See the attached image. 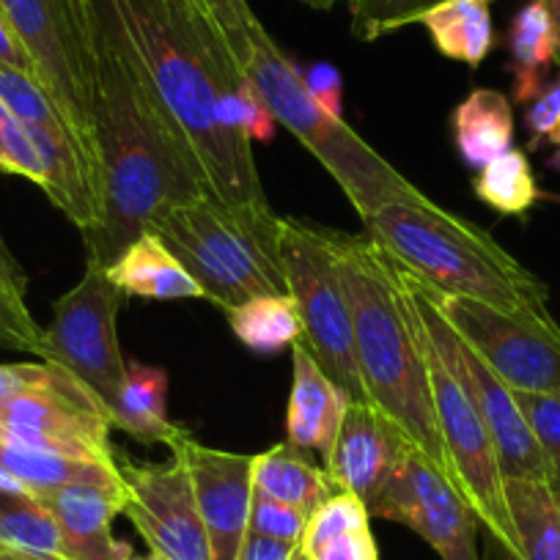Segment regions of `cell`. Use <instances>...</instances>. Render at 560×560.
<instances>
[{
  "instance_id": "48",
  "label": "cell",
  "mask_w": 560,
  "mask_h": 560,
  "mask_svg": "<svg viewBox=\"0 0 560 560\" xmlns=\"http://www.w3.org/2000/svg\"><path fill=\"white\" fill-rule=\"evenodd\" d=\"M541 198H547V201L552 203H560V192H541Z\"/></svg>"
},
{
  "instance_id": "3",
  "label": "cell",
  "mask_w": 560,
  "mask_h": 560,
  "mask_svg": "<svg viewBox=\"0 0 560 560\" xmlns=\"http://www.w3.org/2000/svg\"><path fill=\"white\" fill-rule=\"evenodd\" d=\"M330 242L352 303L354 358L365 401L454 483L434 412L427 336L401 264L369 234L330 231Z\"/></svg>"
},
{
  "instance_id": "19",
  "label": "cell",
  "mask_w": 560,
  "mask_h": 560,
  "mask_svg": "<svg viewBox=\"0 0 560 560\" xmlns=\"http://www.w3.org/2000/svg\"><path fill=\"white\" fill-rule=\"evenodd\" d=\"M292 393L287 409V443L300 451H316L327 459L349 404L354 401L338 382L325 374L303 341L292 347Z\"/></svg>"
},
{
  "instance_id": "9",
  "label": "cell",
  "mask_w": 560,
  "mask_h": 560,
  "mask_svg": "<svg viewBox=\"0 0 560 560\" xmlns=\"http://www.w3.org/2000/svg\"><path fill=\"white\" fill-rule=\"evenodd\" d=\"M127 294L107 278L102 264L85 261L83 278L52 305L42 332L39 358L72 374L110 415L127 376L118 343V311Z\"/></svg>"
},
{
  "instance_id": "29",
  "label": "cell",
  "mask_w": 560,
  "mask_h": 560,
  "mask_svg": "<svg viewBox=\"0 0 560 560\" xmlns=\"http://www.w3.org/2000/svg\"><path fill=\"white\" fill-rule=\"evenodd\" d=\"M472 192L494 212L505 214V218H522L541 201L544 190L538 187L527 152L509 149L478 171L472 179Z\"/></svg>"
},
{
  "instance_id": "25",
  "label": "cell",
  "mask_w": 560,
  "mask_h": 560,
  "mask_svg": "<svg viewBox=\"0 0 560 560\" xmlns=\"http://www.w3.org/2000/svg\"><path fill=\"white\" fill-rule=\"evenodd\" d=\"M522 560H560V494L549 481L505 478Z\"/></svg>"
},
{
  "instance_id": "16",
  "label": "cell",
  "mask_w": 560,
  "mask_h": 560,
  "mask_svg": "<svg viewBox=\"0 0 560 560\" xmlns=\"http://www.w3.org/2000/svg\"><path fill=\"white\" fill-rule=\"evenodd\" d=\"M168 448L190 472L212 560H240L250 533L253 456L209 448L187 429Z\"/></svg>"
},
{
  "instance_id": "5",
  "label": "cell",
  "mask_w": 560,
  "mask_h": 560,
  "mask_svg": "<svg viewBox=\"0 0 560 560\" xmlns=\"http://www.w3.org/2000/svg\"><path fill=\"white\" fill-rule=\"evenodd\" d=\"M223 39L253 89L267 102L275 121L287 127L325 165L360 220L390 201L427 196L407 176L398 174L343 118H332L311 96L300 67L275 45L258 18H250L236 34Z\"/></svg>"
},
{
  "instance_id": "18",
  "label": "cell",
  "mask_w": 560,
  "mask_h": 560,
  "mask_svg": "<svg viewBox=\"0 0 560 560\" xmlns=\"http://www.w3.org/2000/svg\"><path fill=\"white\" fill-rule=\"evenodd\" d=\"M63 538L67 560H132V547L113 536V520L124 514L127 489L67 483L39 494Z\"/></svg>"
},
{
  "instance_id": "39",
  "label": "cell",
  "mask_w": 560,
  "mask_h": 560,
  "mask_svg": "<svg viewBox=\"0 0 560 560\" xmlns=\"http://www.w3.org/2000/svg\"><path fill=\"white\" fill-rule=\"evenodd\" d=\"M50 371V363H14V365H0V407L28 390L31 385L42 382Z\"/></svg>"
},
{
  "instance_id": "44",
  "label": "cell",
  "mask_w": 560,
  "mask_h": 560,
  "mask_svg": "<svg viewBox=\"0 0 560 560\" xmlns=\"http://www.w3.org/2000/svg\"><path fill=\"white\" fill-rule=\"evenodd\" d=\"M547 12L549 25L555 34V67H560V0H538Z\"/></svg>"
},
{
  "instance_id": "35",
  "label": "cell",
  "mask_w": 560,
  "mask_h": 560,
  "mask_svg": "<svg viewBox=\"0 0 560 560\" xmlns=\"http://www.w3.org/2000/svg\"><path fill=\"white\" fill-rule=\"evenodd\" d=\"M525 127L530 135L527 149L538 152V149L549 147L552 149L549 168L560 171V78L544 85L536 100L525 105Z\"/></svg>"
},
{
  "instance_id": "7",
  "label": "cell",
  "mask_w": 560,
  "mask_h": 560,
  "mask_svg": "<svg viewBox=\"0 0 560 560\" xmlns=\"http://www.w3.org/2000/svg\"><path fill=\"white\" fill-rule=\"evenodd\" d=\"M278 247L287 289L303 319V343L332 382L365 401L354 358V319L330 231L300 218H278Z\"/></svg>"
},
{
  "instance_id": "14",
  "label": "cell",
  "mask_w": 560,
  "mask_h": 560,
  "mask_svg": "<svg viewBox=\"0 0 560 560\" xmlns=\"http://www.w3.org/2000/svg\"><path fill=\"white\" fill-rule=\"evenodd\" d=\"M369 516L398 522L418 533L443 560H478V516L465 494L418 451H409L385 487L374 494Z\"/></svg>"
},
{
  "instance_id": "4",
  "label": "cell",
  "mask_w": 560,
  "mask_h": 560,
  "mask_svg": "<svg viewBox=\"0 0 560 560\" xmlns=\"http://www.w3.org/2000/svg\"><path fill=\"white\" fill-rule=\"evenodd\" d=\"M363 225L365 234L434 292L478 300L505 314L552 316L544 280L489 231L429 196L385 203Z\"/></svg>"
},
{
  "instance_id": "24",
  "label": "cell",
  "mask_w": 560,
  "mask_h": 560,
  "mask_svg": "<svg viewBox=\"0 0 560 560\" xmlns=\"http://www.w3.org/2000/svg\"><path fill=\"white\" fill-rule=\"evenodd\" d=\"M418 25L429 31L440 56L478 69L494 47L492 0H445L429 9Z\"/></svg>"
},
{
  "instance_id": "41",
  "label": "cell",
  "mask_w": 560,
  "mask_h": 560,
  "mask_svg": "<svg viewBox=\"0 0 560 560\" xmlns=\"http://www.w3.org/2000/svg\"><path fill=\"white\" fill-rule=\"evenodd\" d=\"M0 63H3V67L18 69V72L34 74V61H31L28 50L23 47L18 31L12 28V23H9V18L3 9H0Z\"/></svg>"
},
{
  "instance_id": "11",
  "label": "cell",
  "mask_w": 560,
  "mask_h": 560,
  "mask_svg": "<svg viewBox=\"0 0 560 560\" xmlns=\"http://www.w3.org/2000/svg\"><path fill=\"white\" fill-rule=\"evenodd\" d=\"M429 294L445 322L511 390L560 396V325L555 316L505 314L434 289Z\"/></svg>"
},
{
  "instance_id": "31",
  "label": "cell",
  "mask_w": 560,
  "mask_h": 560,
  "mask_svg": "<svg viewBox=\"0 0 560 560\" xmlns=\"http://www.w3.org/2000/svg\"><path fill=\"white\" fill-rule=\"evenodd\" d=\"M369 509H365L363 500L352 492H332L319 509L311 514L308 527H305V536L300 541V547L308 552V549L322 547L330 538L343 536V533H354V530H365L369 525Z\"/></svg>"
},
{
  "instance_id": "33",
  "label": "cell",
  "mask_w": 560,
  "mask_h": 560,
  "mask_svg": "<svg viewBox=\"0 0 560 560\" xmlns=\"http://www.w3.org/2000/svg\"><path fill=\"white\" fill-rule=\"evenodd\" d=\"M520 407L549 462V483L560 494V396L516 393Z\"/></svg>"
},
{
  "instance_id": "34",
  "label": "cell",
  "mask_w": 560,
  "mask_h": 560,
  "mask_svg": "<svg viewBox=\"0 0 560 560\" xmlns=\"http://www.w3.org/2000/svg\"><path fill=\"white\" fill-rule=\"evenodd\" d=\"M311 514L294 509L289 503L267 498V494L253 489V503H250V533L253 536L269 538V541L289 544V547H300L308 527Z\"/></svg>"
},
{
  "instance_id": "22",
  "label": "cell",
  "mask_w": 560,
  "mask_h": 560,
  "mask_svg": "<svg viewBox=\"0 0 560 560\" xmlns=\"http://www.w3.org/2000/svg\"><path fill=\"white\" fill-rule=\"evenodd\" d=\"M454 143L462 163L472 171L514 149V105L498 89H476L456 105Z\"/></svg>"
},
{
  "instance_id": "43",
  "label": "cell",
  "mask_w": 560,
  "mask_h": 560,
  "mask_svg": "<svg viewBox=\"0 0 560 560\" xmlns=\"http://www.w3.org/2000/svg\"><path fill=\"white\" fill-rule=\"evenodd\" d=\"M294 549L298 547H289V544H280V541H269V538L247 533V541L245 547H242L240 560H292Z\"/></svg>"
},
{
  "instance_id": "46",
  "label": "cell",
  "mask_w": 560,
  "mask_h": 560,
  "mask_svg": "<svg viewBox=\"0 0 560 560\" xmlns=\"http://www.w3.org/2000/svg\"><path fill=\"white\" fill-rule=\"evenodd\" d=\"M303 3L311 9H332L338 0H303Z\"/></svg>"
},
{
  "instance_id": "23",
  "label": "cell",
  "mask_w": 560,
  "mask_h": 560,
  "mask_svg": "<svg viewBox=\"0 0 560 560\" xmlns=\"http://www.w3.org/2000/svg\"><path fill=\"white\" fill-rule=\"evenodd\" d=\"M253 489L305 514H314L332 492H338L325 467L289 443H278L253 456Z\"/></svg>"
},
{
  "instance_id": "45",
  "label": "cell",
  "mask_w": 560,
  "mask_h": 560,
  "mask_svg": "<svg viewBox=\"0 0 560 560\" xmlns=\"http://www.w3.org/2000/svg\"><path fill=\"white\" fill-rule=\"evenodd\" d=\"M0 560H42V558H34V555H25V552H18V549L0 547Z\"/></svg>"
},
{
  "instance_id": "13",
  "label": "cell",
  "mask_w": 560,
  "mask_h": 560,
  "mask_svg": "<svg viewBox=\"0 0 560 560\" xmlns=\"http://www.w3.org/2000/svg\"><path fill=\"white\" fill-rule=\"evenodd\" d=\"M0 100L12 107L14 116L23 121L25 132L34 140V149L45 168L42 190L83 231V236L91 234L100 220L96 176L67 118L58 113L34 74L18 72L3 63H0Z\"/></svg>"
},
{
  "instance_id": "27",
  "label": "cell",
  "mask_w": 560,
  "mask_h": 560,
  "mask_svg": "<svg viewBox=\"0 0 560 560\" xmlns=\"http://www.w3.org/2000/svg\"><path fill=\"white\" fill-rule=\"evenodd\" d=\"M231 332L256 354H278L303 341V319L292 294H261L229 314Z\"/></svg>"
},
{
  "instance_id": "47",
  "label": "cell",
  "mask_w": 560,
  "mask_h": 560,
  "mask_svg": "<svg viewBox=\"0 0 560 560\" xmlns=\"http://www.w3.org/2000/svg\"><path fill=\"white\" fill-rule=\"evenodd\" d=\"M132 560H168V558H163V555H158L149 549V555H132Z\"/></svg>"
},
{
  "instance_id": "2",
  "label": "cell",
  "mask_w": 560,
  "mask_h": 560,
  "mask_svg": "<svg viewBox=\"0 0 560 560\" xmlns=\"http://www.w3.org/2000/svg\"><path fill=\"white\" fill-rule=\"evenodd\" d=\"M118 9L209 192L245 218H278L264 192L253 143L223 118L225 94L245 72L201 0H118Z\"/></svg>"
},
{
  "instance_id": "26",
  "label": "cell",
  "mask_w": 560,
  "mask_h": 560,
  "mask_svg": "<svg viewBox=\"0 0 560 560\" xmlns=\"http://www.w3.org/2000/svg\"><path fill=\"white\" fill-rule=\"evenodd\" d=\"M511 74H514V105H530L544 89L549 67L555 63V34L547 12L538 0L516 12L509 28Z\"/></svg>"
},
{
  "instance_id": "38",
  "label": "cell",
  "mask_w": 560,
  "mask_h": 560,
  "mask_svg": "<svg viewBox=\"0 0 560 560\" xmlns=\"http://www.w3.org/2000/svg\"><path fill=\"white\" fill-rule=\"evenodd\" d=\"M305 555H308L311 560H380V549H376L374 536H371V527H365V530L343 533V536H336L330 538V541H325L322 547L308 549Z\"/></svg>"
},
{
  "instance_id": "36",
  "label": "cell",
  "mask_w": 560,
  "mask_h": 560,
  "mask_svg": "<svg viewBox=\"0 0 560 560\" xmlns=\"http://www.w3.org/2000/svg\"><path fill=\"white\" fill-rule=\"evenodd\" d=\"M42 332L45 330L36 325L28 305L0 289V347L31 352L39 358Z\"/></svg>"
},
{
  "instance_id": "49",
  "label": "cell",
  "mask_w": 560,
  "mask_h": 560,
  "mask_svg": "<svg viewBox=\"0 0 560 560\" xmlns=\"http://www.w3.org/2000/svg\"><path fill=\"white\" fill-rule=\"evenodd\" d=\"M292 560H311V558H308V555H305V552H303V549H300V547H298V549H294Z\"/></svg>"
},
{
  "instance_id": "40",
  "label": "cell",
  "mask_w": 560,
  "mask_h": 560,
  "mask_svg": "<svg viewBox=\"0 0 560 560\" xmlns=\"http://www.w3.org/2000/svg\"><path fill=\"white\" fill-rule=\"evenodd\" d=\"M201 7L207 9V14L214 20L223 36L236 34L253 18L247 0H201Z\"/></svg>"
},
{
  "instance_id": "21",
  "label": "cell",
  "mask_w": 560,
  "mask_h": 560,
  "mask_svg": "<svg viewBox=\"0 0 560 560\" xmlns=\"http://www.w3.org/2000/svg\"><path fill=\"white\" fill-rule=\"evenodd\" d=\"M168 371L127 358V376L110 409L113 429H121L140 443L171 445L185 429L168 415Z\"/></svg>"
},
{
  "instance_id": "30",
  "label": "cell",
  "mask_w": 560,
  "mask_h": 560,
  "mask_svg": "<svg viewBox=\"0 0 560 560\" xmlns=\"http://www.w3.org/2000/svg\"><path fill=\"white\" fill-rule=\"evenodd\" d=\"M438 3L445 0H349L352 34L360 42H376L380 36L418 23Z\"/></svg>"
},
{
  "instance_id": "17",
  "label": "cell",
  "mask_w": 560,
  "mask_h": 560,
  "mask_svg": "<svg viewBox=\"0 0 560 560\" xmlns=\"http://www.w3.org/2000/svg\"><path fill=\"white\" fill-rule=\"evenodd\" d=\"M409 451H415L412 443L396 423L369 401H352L325 459V470L336 489L358 494L369 505Z\"/></svg>"
},
{
  "instance_id": "8",
  "label": "cell",
  "mask_w": 560,
  "mask_h": 560,
  "mask_svg": "<svg viewBox=\"0 0 560 560\" xmlns=\"http://www.w3.org/2000/svg\"><path fill=\"white\" fill-rule=\"evenodd\" d=\"M0 9L18 31L34 61L36 80L67 118L96 176V58L89 0H0Z\"/></svg>"
},
{
  "instance_id": "42",
  "label": "cell",
  "mask_w": 560,
  "mask_h": 560,
  "mask_svg": "<svg viewBox=\"0 0 560 560\" xmlns=\"http://www.w3.org/2000/svg\"><path fill=\"white\" fill-rule=\"evenodd\" d=\"M0 289L12 294V298L23 300V303L25 294H28V275H25L23 264L14 258V253L9 250L3 234H0Z\"/></svg>"
},
{
  "instance_id": "6",
  "label": "cell",
  "mask_w": 560,
  "mask_h": 560,
  "mask_svg": "<svg viewBox=\"0 0 560 560\" xmlns=\"http://www.w3.org/2000/svg\"><path fill=\"white\" fill-rule=\"evenodd\" d=\"M147 231L160 234L203 289V298L225 314L261 294L289 292L278 218H245L203 192L160 214Z\"/></svg>"
},
{
  "instance_id": "37",
  "label": "cell",
  "mask_w": 560,
  "mask_h": 560,
  "mask_svg": "<svg viewBox=\"0 0 560 560\" xmlns=\"http://www.w3.org/2000/svg\"><path fill=\"white\" fill-rule=\"evenodd\" d=\"M311 96L330 113L332 118H343V78L332 63L316 61L311 67L300 69Z\"/></svg>"
},
{
  "instance_id": "1",
  "label": "cell",
  "mask_w": 560,
  "mask_h": 560,
  "mask_svg": "<svg viewBox=\"0 0 560 560\" xmlns=\"http://www.w3.org/2000/svg\"><path fill=\"white\" fill-rule=\"evenodd\" d=\"M89 9L96 58L100 220L85 234V261L107 267L160 214L203 196L209 187L196 154L154 89L118 0H89Z\"/></svg>"
},
{
  "instance_id": "32",
  "label": "cell",
  "mask_w": 560,
  "mask_h": 560,
  "mask_svg": "<svg viewBox=\"0 0 560 560\" xmlns=\"http://www.w3.org/2000/svg\"><path fill=\"white\" fill-rule=\"evenodd\" d=\"M0 171L45 187V168L34 149V140L3 100H0Z\"/></svg>"
},
{
  "instance_id": "12",
  "label": "cell",
  "mask_w": 560,
  "mask_h": 560,
  "mask_svg": "<svg viewBox=\"0 0 560 560\" xmlns=\"http://www.w3.org/2000/svg\"><path fill=\"white\" fill-rule=\"evenodd\" d=\"M110 432L113 423L105 407L72 374L56 365H50L45 380L0 407V438L116 467Z\"/></svg>"
},
{
  "instance_id": "20",
  "label": "cell",
  "mask_w": 560,
  "mask_h": 560,
  "mask_svg": "<svg viewBox=\"0 0 560 560\" xmlns=\"http://www.w3.org/2000/svg\"><path fill=\"white\" fill-rule=\"evenodd\" d=\"M105 272L127 298L160 300V303L207 300L196 278L154 231H143L138 240L129 242L116 261L107 264Z\"/></svg>"
},
{
  "instance_id": "10",
  "label": "cell",
  "mask_w": 560,
  "mask_h": 560,
  "mask_svg": "<svg viewBox=\"0 0 560 560\" xmlns=\"http://www.w3.org/2000/svg\"><path fill=\"white\" fill-rule=\"evenodd\" d=\"M404 269V267H401ZM404 280L415 300V308L420 314V325L427 332V341L443 360L445 369L459 380L470 401L476 404L478 415L487 423L489 434L498 448L500 467L505 478H533V481H549V462L527 423L525 412L520 407L516 393L472 352L465 338L445 322L434 305L429 289L420 283L415 275L404 269Z\"/></svg>"
},
{
  "instance_id": "15",
  "label": "cell",
  "mask_w": 560,
  "mask_h": 560,
  "mask_svg": "<svg viewBox=\"0 0 560 560\" xmlns=\"http://www.w3.org/2000/svg\"><path fill=\"white\" fill-rule=\"evenodd\" d=\"M116 470L127 489L124 514L152 552L168 560H212L190 472L179 456L158 465L116 451Z\"/></svg>"
},
{
  "instance_id": "28",
  "label": "cell",
  "mask_w": 560,
  "mask_h": 560,
  "mask_svg": "<svg viewBox=\"0 0 560 560\" xmlns=\"http://www.w3.org/2000/svg\"><path fill=\"white\" fill-rule=\"evenodd\" d=\"M0 547L42 560H67L61 530L50 509L31 492L0 489Z\"/></svg>"
}]
</instances>
